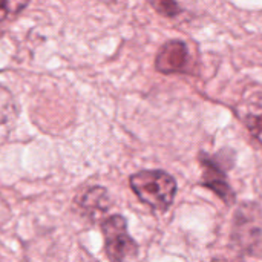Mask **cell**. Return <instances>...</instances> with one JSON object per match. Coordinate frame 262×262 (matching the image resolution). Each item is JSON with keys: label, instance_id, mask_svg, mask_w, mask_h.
<instances>
[{"label": "cell", "instance_id": "7", "mask_svg": "<svg viewBox=\"0 0 262 262\" xmlns=\"http://www.w3.org/2000/svg\"><path fill=\"white\" fill-rule=\"evenodd\" d=\"M17 117L18 107L11 91L0 84V141H3L11 134Z\"/></svg>", "mask_w": 262, "mask_h": 262}, {"label": "cell", "instance_id": "2", "mask_svg": "<svg viewBox=\"0 0 262 262\" xmlns=\"http://www.w3.org/2000/svg\"><path fill=\"white\" fill-rule=\"evenodd\" d=\"M232 247L244 256L256 255L262 249V207L244 203L238 207L232 227Z\"/></svg>", "mask_w": 262, "mask_h": 262}, {"label": "cell", "instance_id": "8", "mask_svg": "<svg viewBox=\"0 0 262 262\" xmlns=\"http://www.w3.org/2000/svg\"><path fill=\"white\" fill-rule=\"evenodd\" d=\"M77 203L80 204V207L83 209V212L95 218L101 213H104L109 209V195L103 187H91L88 189L78 200Z\"/></svg>", "mask_w": 262, "mask_h": 262}, {"label": "cell", "instance_id": "1", "mask_svg": "<svg viewBox=\"0 0 262 262\" xmlns=\"http://www.w3.org/2000/svg\"><path fill=\"white\" fill-rule=\"evenodd\" d=\"M130 187L140 201L158 212L167 210L177 195V181L163 170H141L132 175Z\"/></svg>", "mask_w": 262, "mask_h": 262}, {"label": "cell", "instance_id": "3", "mask_svg": "<svg viewBox=\"0 0 262 262\" xmlns=\"http://www.w3.org/2000/svg\"><path fill=\"white\" fill-rule=\"evenodd\" d=\"M104 250L111 261H126L138 255V246L127 232V223L123 216L114 215L103 221Z\"/></svg>", "mask_w": 262, "mask_h": 262}, {"label": "cell", "instance_id": "6", "mask_svg": "<svg viewBox=\"0 0 262 262\" xmlns=\"http://www.w3.org/2000/svg\"><path fill=\"white\" fill-rule=\"evenodd\" d=\"M243 123L262 146V92L250 95L238 109Z\"/></svg>", "mask_w": 262, "mask_h": 262}, {"label": "cell", "instance_id": "4", "mask_svg": "<svg viewBox=\"0 0 262 262\" xmlns=\"http://www.w3.org/2000/svg\"><path fill=\"white\" fill-rule=\"evenodd\" d=\"M230 150H223L216 157H209L206 154H200V161L204 167V175H203V186L209 187L213 190L224 203L232 204L235 201V193L227 183L226 172L229 167H232L233 160L227 161V155Z\"/></svg>", "mask_w": 262, "mask_h": 262}, {"label": "cell", "instance_id": "5", "mask_svg": "<svg viewBox=\"0 0 262 262\" xmlns=\"http://www.w3.org/2000/svg\"><path fill=\"white\" fill-rule=\"evenodd\" d=\"M190 51L181 40L167 41L155 58V68L161 74H187L190 71Z\"/></svg>", "mask_w": 262, "mask_h": 262}, {"label": "cell", "instance_id": "9", "mask_svg": "<svg viewBox=\"0 0 262 262\" xmlns=\"http://www.w3.org/2000/svg\"><path fill=\"white\" fill-rule=\"evenodd\" d=\"M154 9L167 17V18H177L186 11V0H149Z\"/></svg>", "mask_w": 262, "mask_h": 262}, {"label": "cell", "instance_id": "10", "mask_svg": "<svg viewBox=\"0 0 262 262\" xmlns=\"http://www.w3.org/2000/svg\"><path fill=\"white\" fill-rule=\"evenodd\" d=\"M28 3L29 0H0V23L17 17Z\"/></svg>", "mask_w": 262, "mask_h": 262}]
</instances>
